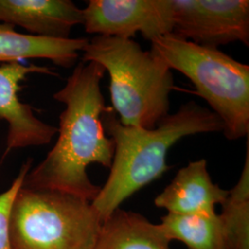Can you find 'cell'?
<instances>
[{
    "instance_id": "15",
    "label": "cell",
    "mask_w": 249,
    "mask_h": 249,
    "mask_svg": "<svg viewBox=\"0 0 249 249\" xmlns=\"http://www.w3.org/2000/svg\"><path fill=\"white\" fill-rule=\"evenodd\" d=\"M32 163L33 159L27 160L9 189L0 194V249H11L9 232V214L17 193L22 187L24 178L32 168Z\"/></svg>"
},
{
    "instance_id": "9",
    "label": "cell",
    "mask_w": 249,
    "mask_h": 249,
    "mask_svg": "<svg viewBox=\"0 0 249 249\" xmlns=\"http://www.w3.org/2000/svg\"><path fill=\"white\" fill-rule=\"evenodd\" d=\"M0 22L21 27L31 36L68 39L83 17L71 0H0Z\"/></svg>"
},
{
    "instance_id": "12",
    "label": "cell",
    "mask_w": 249,
    "mask_h": 249,
    "mask_svg": "<svg viewBox=\"0 0 249 249\" xmlns=\"http://www.w3.org/2000/svg\"><path fill=\"white\" fill-rule=\"evenodd\" d=\"M169 244L159 224L118 208L102 223L93 249H170Z\"/></svg>"
},
{
    "instance_id": "3",
    "label": "cell",
    "mask_w": 249,
    "mask_h": 249,
    "mask_svg": "<svg viewBox=\"0 0 249 249\" xmlns=\"http://www.w3.org/2000/svg\"><path fill=\"white\" fill-rule=\"evenodd\" d=\"M81 62L97 63L109 74L111 102L121 124L152 129L169 115L172 71L132 39L94 36Z\"/></svg>"
},
{
    "instance_id": "7",
    "label": "cell",
    "mask_w": 249,
    "mask_h": 249,
    "mask_svg": "<svg viewBox=\"0 0 249 249\" xmlns=\"http://www.w3.org/2000/svg\"><path fill=\"white\" fill-rule=\"evenodd\" d=\"M82 17L89 35L151 42L173 33L174 0H89Z\"/></svg>"
},
{
    "instance_id": "14",
    "label": "cell",
    "mask_w": 249,
    "mask_h": 249,
    "mask_svg": "<svg viewBox=\"0 0 249 249\" xmlns=\"http://www.w3.org/2000/svg\"><path fill=\"white\" fill-rule=\"evenodd\" d=\"M247 156L237 184L229 190L219 214L226 234L228 249H249V140Z\"/></svg>"
},
{
    "instance_id": "5",
    "label": "cell",
    "mask_w": 249,
    "mask_h": 249,
    "mask_svg": "<svg viewBox=\"0 0 249 249\" xmlns=\"http://www.w3.org/2000/svg\"><path fill=\"white\" fill-rule=\"evenodd\" d=\"M102 222L91 202L20 187L9 214L11 249H93Z\"/></svg>"
},
{
    "instance_id": "6",
    "label": "cell",
    "mask_w": 249,
    "mask_h": 249,
    "mask_svg": "<svg viewBox=\"0 0 249 249\" xmlns=\"http://www.w3.org/2000/svg\"><path fill=\"white\" fill-rule=\"evenodd\" d=\"M173 35L219 49L240 42L249 45V0H174Z\"/></svg>"
},
{
    "instance_id": "4",
    "label": "cell",
    "mask_w": 249,
    "mask_h": 249,
    "mask_svg": "<svg viewBox=\"0 0 249 249\" xmlns=\"http://www.w3.org/2000/svg\"><path fill=\"white\" fill-rule=\"evenodd\" d=\"M151 53L171 71L185 75L196 94L209 104L223 123L229 141L249 136V66L216 48H209L170 34L151 42Z\"/></svg>"
},
{
    "instance_id": "2",
    "label": "cell",
    "mask_w": 249,
    "mask_h": 249,
    "mask_svg": "<svg viewBox=\"0 0 249 249\" xmlns=\"http://www.w3.org/2000/svg\"><path fill=\"white\" fill-rule=\"evenodd\" d=\"M105 131L115 143L110 175L91 202L104 223L125 199L160 178L170 166V149L180 140L200 133L223 132L219 116L191 101L164 117L152 129L125 126L112 107L102 116Z\"/></svg>"
},
{
    "instance_id": "8",
    "label": "cell",
    "mask_w": 249,
    "mask_h": 249,
    "mask_svg": "<svg viewBox=\"0 0 249 249\" xmlns=\"http://www.w3.org/2000/svg\"><path fill=\"white\" fill-rule=\"evenodd\" d=\"M33 73L53 74L48 68L34 64L10 63L0 66V120L8 124L3 158L12 150L47 145L57 134L56 126L36 117L32 107L18 97L21 82Z\"/></svg>"
},
{
    "instance_id": "11",
    "label": "cell",
    "mask_w": 249,
    "mask_h": 249,
    "mask_svg": "<svg viewBox=\"0 0 249 249\" xmlns=\"http://www.w3.org/2000/svg\"><path fill=\"white\" fill-rule=\"evenodd\" d=\"M89 43L87 38L55 39L20 34L15 27L0 22V63H21L27 59H47L56 66H75Z\"/></svg>"
},
{
    "instance_id": "10",
    "label": "cell",
    "mask_w": 249,
    "mask_h": 249,
    "mask_svg": "<svg viewBox=\"0 0 249 249\" xmlns=\"http://www.w3.org/2000/svg\"><path fill=\"white\" fill-rule=\"evenodd\" d=\"M229 194L215 184L207 169L205 159L191 161L181 168L164 190L155 197L154 204L168 213H215Z\"/></svg>"
},
{
    "instance_id": "13",
    "label": "cell",
    "mask_w": 249,
    "mask_h": 249,
    "mask_svg": "<svg viewBox=\"0 0 249 249\" xmlns=\"http://www.w3.org/2000/svg\"><path fill=\"white\" fill-rule=\"evenodd\" d=\"M171 242H183L188 249H228L226 234L219 214L168 213L159 224Z\"/></svg>"
},
{
    "instance_id": "1",
    "label": "cell",
    "mask_w": 249,
    "mask_h": 249,
    "mask_svg": "<svg viewBox=\"0 0 249 249\" xmlns=\"http://www.w3.org/2000/svg\"><path fill=\"white\" fill-rule=\"evenodd\" d=\"M105 69L95 62H80L53 98L65 105L59 116L57 141L24 178L22 187L67 193L92 202L101 187L90 181L91 163L110 169L114 141L105 131L102 116L107 112L101 82Z\"/></svg>"
}]
</instances>
